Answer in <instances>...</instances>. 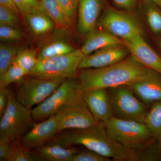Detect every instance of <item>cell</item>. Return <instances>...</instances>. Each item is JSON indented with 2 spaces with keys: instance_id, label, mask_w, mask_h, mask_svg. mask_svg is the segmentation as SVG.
I'll list each match as a JSON object with an SVG mask.
<instances>
[{
  "instance_id": "cell-1",
  "label": "cell",
  "mask_w": 161,
  "mask_h": 161,
  "mask_svg": "<svg viewBox=\"0 0 161 161\" xmlns=\"http://www.w3.org/2000/svg\"><path fill=\"white\" fill-rule=\"evenodd\" d=\"M54 142L64 147L81 145L114 160L136 161L135 151L126 148L112 138L102 121L88 128L64 131L55 136Z\"/></svg>"
},
{
  "instance_id": "cell-2",
  "label": "cell",
  "mask_w": 161,
  "mask_h": 161,
  "mask_svg": "<svg viewBox=\"0 0 161 161\" xmlns=\"http://www.w3.org/2000/svg\"><path fill=\"white\" fill-rule=\"evenodd\" d=\"M78 77L83 92L97 89H109L125 85L146 77L150 69L137 61L132 55L113 65L81 69Z\"/></svg>"
},
{
  "instance_id": "cell-3",
  "label": "cell",
  "mask_w": 161,
  "mask_h": 161,
  "mask_svg": "<svg viewBox=\"0 0 161 161\" xmlns=\"http://www.w3.org/2000/svg\"><path fill=\"white\" fill-rule=\"evenodd\" d=\"M8 105L0 121V137L11 142H19L20 139L35 124L31 109L22 104L13 91L8 90Z\"/></svg>"
},
{
  "instance_id": "cell-4",
  "label": "cell",
  "mask_w": 161,
  "mask_h": 161,
  "mask_svg": "<svg viewBox=\"0 0 161 161\" xmlns=\"http://www.w3.org/2000/svg\"><path fill=\"white\" fill-rule=\"evenodd\" d=\"M104 123L112 138L135 151L147 147L156 140L144 123L112 116Z\"/></svg>"
},
{
  "instance_id": "cell-5",
  "label": "cell",
  "mask_w": 161,
  "mask_h": 161,
  "mask_svg": "<svg viewBox=\"0 0 161 161\" xmlns=\"http://www.w3.org/2000/svg\"><path fill=\"white\" fill-rule=\"evenodd\" d=\"M85 56L80 49H75L66 54L38 60L29 75L50 80H64L75 78Z\"/></svg>"
},
{
  "instance_id": "cell-6",
  "label": "cell",
  "mask_w": 161,
  "mask_h": 161,
  "mask_svg": "<svg viewBox=\"0 0 161 161\" xmlns=\"http://www.w3.org/2000/svg\"><path fill=\"white\" fill-rule=\"evenodd\" d=\"M83 96L78 79H66L51 95L31 109L33 119L36 122L47 119L65 105Z\"/></svg>"
},
{
  "instance_id": "cell-7",
  "label": "cell",
  "mask_w": 161,
  "mask_h": 161,
  "mask_svg": "<svg viewBox=\"0 0 161 161\" xmlns=\"http://www.w3.org/2000/svg\"><path fill=\"white\" fill-rule=\"evenodd\" d=\"M112 115L125 120L144 123L149 110L128 85L108 89Z\"/></svg>"
},
{
  "instance_id": "cell-8",
  "label": "cell",
  "mask_w": 161,
  "mask_h": 161,
  "mask_svg": "<svg viewBox=\"0 0 161 161\" xmlns=\"http://www.w3.org/2000/svg\"><path fill=\"white\" fill-rule=\"evenodd\" d=\"M63 81L47 80L32 76L31 78H23L17 82L16 97L23 106L31 109L51 95Z\"/></svg>"
},
{
  "instance_id": "cell-9",
  "label": "cell",
  "mask_w": 161,
  "mask_h": 161,
  "mask_svg": "<svg viewBox=\"0 0 161 161\" xmlns=\"http://www.w3.org/2000/svg\"><path fill=\"white\" fill-rule=\"evenodd\" d=\"M59 131L81 129L92 126L98 121L88 108L83 96L71 102L54 115Z\"/></svg>"
},
{
  "instance_id": "cell-10",
  "label": "cell",
  "mask_w": 161,
  "mask_h": 161,
  "mask_svg": "<svg viewBox=\"0 0 161 161\" xmlns=\"http://www.w3.org/2000/svg\"><path fill=\"white\" fill-rule=\"evenodd\" d=\"M98 24L103 29L124 41L143 34L135 18L126 13L111 8L104 11L99 18Z\"/></svg>"
},
{
  "instance_id": "cell-11",
  "label": "cell",
  "mask_w": 161,
  "mask_h": 161,
  "mask_svg": "<svg viewBox=\"0 0 161 161\" xmlns=\"http://www.w3.org/2000/svg\"><path fill=\"white\" fill-rule=\"evenodd\" d=\"M130 53L125 44L102 48L85 56L79 65V69L100 68L110 66L125 59Z\"/></svg>"
},
{
  "instance_id": "cell-12",
  "label": "cell",
  "mask_w": 161,
  "mask_h": 161,
  "mask_svg": "<svg viewBox=\"0 0 161 161\" xmlns=\"http://www.w3.org/2000/svg\"><path fill=\"white\" fill-rule=\"evenodd\" d=\"M59 132L58 123L54 115L47 119L35 124L31 130L20 139L19 142L28 150L42 147L54 137Z\"/></svg>"
},
{
  "instance_id": "cell-13",
  "label": "cell",
  "mask_w": 161,
  "mask_h": 161,
  "mask_svg": "<svg viewBox=\"0 0 161 161\" xmlns=\"http://www.w3.org/2000/svg\"><path fill=\"white\" fill-rule=\"evenodd\" d=\"M124 42L131 55L137 61L161 74V58L147 43L143 34L136 35Z\"/></svg>"
},
{
  "instance_id": "cell-14",
  "label": "cell",
  "mask_w": 161,
  "mask_h": 161,
  "mask_svg": "<svg viewBox=\"0 0 161 161\" xmlns=\"http://www.w3.org/2000/svg\"><path fill=\"white\" fill-rule=\"evenodd\" d=\"M129 86L135 95L147 105L161 101V74L150 69L146 77Z\"/></svg>"
},
{
  "instance_id": "cell-15",
  "label": "cell",
  "mask_w": 161,
  "mask_h": 161,
  "mask_svg": "<svg viewBox=\"0 0 161 161\" xmlns=\"http://www.w3.org/2000/svg\"><path fill=\"white\" fill-rule=\"evenodd\" d=\"M83 98L96 120L105 123L113 116L108 89H97L83 92Z\"/></svg>"
},
{
  "instance_id": "cell-16",
  "label": "cell",
  "mask_w": 161,
  "mask_h": 161,
  "mask_svg": "<svg viewBox=\"0 0 161 161\" xmlns=\"http://www.w3.org/2000/svg\"><path fill=\"white\" fill-rule=\"evenodd\" d=\"M103 6V0H78L77 28L80 35H88L95 29Z\"/></svg>"
},
{
  "instance_id": "cell-17",
  "label": "cell",
  "mask_w": 161,
  "mask_h": 161,
  "mask_svg": "<svg viewBox=\"0 0 161 161\" xmlns=\"http://www.w3.org/2000/svg\"><path fill=\"white\" fill-rule=\"evenodd\" d=\"M87 35L83 46L80 49L85 56L108 47L125 44L123 40L104 30L94 29Z\"/></svg>"
},
{
  "instance_id": "cell-18",
  "label": "cell",
  "mask_w": 161,
  "mask_h": 161,
  "mask_svg": "<svg viewBox=\"0 0 161 161\" xmlns=\"http://www.w3.org/2000/svg\"><path fill=\"white\" fill-rule=\"evenodd\" d=\"M31 151L36 161H71L78 151L74 147H64L57 144L43 145Z\"/></svg>"
},
{
  "instance_id": "cell-19",
  "label": "cell",
  "mask_w": 161,
  "mask_h": 161,
  "mask_svg": "<svg viewBox=\"0 0 161 161\" xmlns=\"http://www.w3.org/2000/svg\"><path fill=\"white\" fill-rule=\"evenodd\" d=\"M24 16L32 32L36 36L45 35L54 27L53 21L43 11L32 13Z\"/></svg>"
},
{
  "instance_id": "cell-20",
  "label": "cell",
  "mask_w": 161,
  "mask_h": 161,
  "mask_svg": "<svg viewBox=\"0 0 161 161\" xmlns=\"http://www.w3.org/2000/svg\"><path fill=\"white\" fill-rule=\"evenodd\" d=\"M42 10L55 24L63 27H69L71 20L57 0H41Z\"/></svg>"
},
{
  "instance_id": "cell-21",
  "label": "cell",
  "mask_w": 161,
  "mask_h": 161,
  "mask_svg": "<svg viewBox=\"0 0 161 161\" xmlns=\"http://www.w3.org/2000/svg\"><path fill=\"white\" fill-rule=\"evenodd\" d=\"M151 105L144 123L153 137L159 141L161 139V101L156 102Z\"/></svg>"
},
{
  "instance_id": "cell-22",
  "label": "cell",
  "mask_w": 161,
  "mask_h": 161,
  "mask_svg": "<svg viewBox=\"0 0 161 161\" xmlns=\"http://www.w3.org/2000/svg\"><path fill=\"white\" fill-rule=\"evenodd\" d=\"M73 47L63 40H56L48 43L41 49L38 55V60L66 54L74 51Z\"/></svg>"
},
{
  "instance_id": "cell-23",
  "label": "cell",
  "mask_w": 161,
  "mask_h": 161,
  "mask_svg": "<svg viewBox=\"0 0 161 161\" xmlns=\"http://www.w3.org/2000/svg\"><path fill=\"white\" fill-rule=\"evenodd\" d=\"M20 50L17 47L6 43L0 45V77L13 64Z\"/></svg>"
},
{
  "instance_id": "cell-24",
  "label": "cell",
  "mask_w": 161,
  "mask_h": 161,
  "mask_svg": "<svg viewBox=\"0 0 161 161\" xmlns=\"http://www.w3.org/2000/svg\"><path fill=\"white\" fill-rule=\"evenodd\" d=\"M38 61L36 51L32 49L20 50L14 63L28 72V74L35 67Z\"/></svg>"
},
{
  "instance_id": "cell-25",
  "label": "cell",
  "mask_w": 161,
  "mask_h": 161,
  "mask_svg": "<svg viewBox=\"0 0 161 161\" xmlns=\"http://www.w3.org/2000/svg\"><path fill=\"white\" fill-rule=\"evenodd\" d=\"M29 75L28 72L16 64H13L0 77V89L7 87L12 83H17Z\"/></svg>"
},
{
  "instance_id": "cell-26",
  "label": "cell",
  "mask_w": 161,
  "mask_h": 161,
  "mask_svg": "<svg viewBox=\"0 0 161 161\" xmlns=\"http://www.w3.org/2000/svg\"><path fill=\"white\" fill-rule=\"evenodd\" d=\"M135 152L136 161H157L160 159L161 158V148L158 141L156 144L154 141L147 147L136 150Z\"/></svg>"
},
{
  "instance_id": "cell-27",
  "label": "cell",
  "mask_w": 161,
  "mask_h": 161,
  "mask_svg": "<svg viewBox=\"0 0 161 161\" xmlns=\"http://www.w3.org/2000/svg\"><path fill=\"white\" fill-rule=\"evenodd\" d=\"M146 16L151 31L156 34H161V12L156 5L153 4L147 6Z\"/></svg>"
},
{
  "instance_id": "cell-28",
  "label": "cell",
  "mask_w": 161,
  "mask_h": 161,
  "mask_svg": "<svg viewBox=\"0 0 161 161\" xmlns=\"http://www.w3.org/2000/svg\"><path fill=\"white\" fill-rule=\"evenodd\" d=\"M25 36L19 28L0 25V39L4 43H14L24 39Z\"/></svg>"
},
{
  "instance_id": "cell-29",
  "label": "cell",
  "mask_w": 161,
  "mask_h": 161,
  "mask_svg": "<svg viewBox=\"0 0 161 161\" xmlns=\"http://www.w3.org/2000/svg\"><path fill=\"white\" fill-rule=\"evenodd\" d=\"M12 152L9 161H36L31 150L23 147L19 142H12Z\"/></svg>"
},
{
  "instance_id": "cell-30",
  "label": "cell",
  "mask_w": 161,
  "mask_h": 161,
  "mask_svg": "<svg viewBox=\"0 0 161 161\" xmlns=\"http://www.w3.org/2000/svg\"><path fill=\"white\" fill-rule=\"evenodd\" d=\"M18 14L0 5V25L19 28V18Z\"/></svg>"
},
{
  "instance_id": "cell-31",
  "label": "cell",
  "mask_w": 161,
  "mask_h": 161,
  "mask_svg": "<svg viewBox=\"0 0 161 161\" xmlns=\"http://www.w3.org/2000/svg\"><path fill=\"white\" fill-rule=\"evenodd\" d=\"M23 15L36 12L43 11L40 1L38 0H14Z\"/></svg>"
},
{
  "instance_id": "cell-32",
  "label": "cell",
  "mask_w": 161,
  "mask_h": 161,
  "mask_svg": "<svg viewBox=\"0 0 161 161\" xmlns=\"http://www.w3.org/2000/svg\"><path fill=\"white\" fill-rule=\"evenodd\" d=\"M110 159L89 149L79 151L72 157L71 161H109Z\"/></svg>"
},
{
  "instance_id": "cell-33",
  "label": "cell",
  "mask_w": 161,
  "mask_h": 161,
  "mask_svg": "<svg viewBox=\"0 0 161 161\" xmlns=\"http://www.w3.org/2000/svg\"><path fill=\"white\" fill-rule=\"evenodd\" d=\"M12 149V142L10 140L0 137V161H9Z\"/></svg>"
},
{
  "instance_id": "cell-34",
  "label": "cell",
  "mask_w": 161,
  "mask_h": 161,
  "mask_svg": "<svg viewBox=\"0 0 161 161\" xmlns=\"http://www.w3.org/2000/svg\"><path fill=\"white\" fill-rule=\"evenodd\" d=\"M71 20L78 11V0H57Z\"/></svg>"
},
{
  "instance_id": "cell-35",
  "label": "cell",
  "mask_w": 161,
  "mask_h": 161,
  "mask_svg": "<svg viewBox=\"0 0 161 161\" xmlns=\"http://www.w3.org/2000/svg\"><path fill=\"white\" fill-rule=\"evenodd\" d=\"M8 90L7 87L0 89V117L5 112L8 103Z\"/></svg>"
},
{
  "instance_id": "cell-36",
  "label": "cell",
  "mask_w": 161,
  "mask_h": 161,
  "mask_svg": "<svg viewBox=\"0 0 161 161\" xmlns=\"http://www.w3.org/2000/svg\"><path fill=\"white\" fill-rule=\"evenodd\" d=\"M120 8L127 10H132L135 9L137 0H112Z\"/></svg>"
},
{
  "instance_id": "cell-37",
  "label": "cell",
  "mask_w": 161,
  "mask_h": 161,
  "mask_svg": "<svg viewBox=\"0 0 161 161\" xmlns=\"http://www.w3.org/2000/svg\"><path fill=\"white\" fill-rule=\"evenodd\" d=\"M0 5L17 13L18 14H21L14 0H0Z\"/></svg>"
},
{
  "instance_id": "cell-38",
  "label": "cell",
  "mask_w": 161,
  "mask_h": 161,
  "mask_svg": "<svg viewBox=\"0 0 161 161\" xmlns=\"http://www.w3.org/2000/svg\"><path fill=\"white\" fill-rule=\"evenodd\" d=\"M149 3H152L154 4L158 7L161 8V0H146Z\"/></svg>"
},
{
  "instance_id": "cell-39",
  "label": "cell",
  "mask_w": 161,
  "mask_h": 161,
  "mask_svg": "<svg viewBox=\"0 0 161 161\" xmlns=\"http://www.w3.org/2000/svg\"><path fill=\"white\" fill-rule=\"evenodd\" d=\"M158 45L159 46V47L161 49V37L160 38V39H159L158 41Z\"/></svg>"
},
{
  "instance_id": "cell-40",
  "label": "cell",
  "mask_w": 161,
  "mask_h": 161,
  "mask_svg": "<svg viewBox=\"0 0 161 161\" xmlns=\"http://www.w3.org/2000/svg\"><path fill=\"white\" fill-rule=\"evenodd\" d=\"M158 141L159 143V145L160 147L161 148V139L160 140Z\"/></svg>"
}]
</instances>
